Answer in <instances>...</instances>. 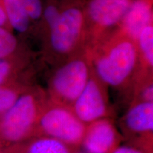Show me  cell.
<instances>
[{
	"instance_id": "6da1fadb",
	"label": "cell",
	"mask_w": 153,
	"mask_h": 153,
	"mask_svg": "<svg viewBox=\"0 0 153 153\" xmlns=\"http://www.w3.org/2000/svg\"><path fill=\"white\" fill-rule=\"evenodd\" d=\"M43 111L35 96H19L0 118V140L6 148L36 136Z\"/></svg>"
},
{
	"instance_id": "7a4b0ae2",
	"label": "cell",
	"mask_w": 153,
	"mask_h": 153,
	"mask_svg": "<svg viewBox=\"0 0 153 153\" xmlns=\"http://www.w3.org/2000/svg\"><path fill=\"white\" fill-rule=\"evenodd\" d=\"M86 126L73 111L65 106H54L42 113L36 136L49 137L70 148L80 149Z\"/></svg>"
},
{
	"instance_id": "3957f363",
	"label": "cell",
	"mask_w": 153,
	"mask_h": 153,
	"mask_svg": "<svg viewBox=\"0 0 153 153\" xmlns=\"http://www.w3.org/2000/svg\"><path fill=\"white\" fill-rule=\"evenodd\" d=\"M123 142L143 153H153V103L140 101L124 118Z\"/></svg>"
},
{
	"instance_id": "277c9868",
	"label": "cell",
	"mask_w": 153,
	"mask_h": 153,
	"mask_svg": "<svg viewBox=\"0 0 153 153\" xmlns=\"http://www.w3.org/2000/svg\"><path fill=\"white\" fill-rule=\"evenodd\" d=\"M136 59L135 47L130 42H123L115 46L107 56L97 63V72L103 81L112 86L125 81L134 68Z\"/></svg>"
},
{
	"instance_id": "5b68a950",
	"label": "cell",
	"mask_w": 153,
	"mask_h": 153,
	"mask_svg": "<svg viewBox=\"0 0 153 153\" xmlns=\"http://www.w3.org/2000/svg\"><path fill=\"white\" fill-rule=\"evenodd\" d=\"M88 82L87 67L83 61L74 60L57 71L53 82V91L62 102L74 104Z\"/></svg>"
},
{
	"instance_id": "8992f818",
	"label": "cell",
	"mask_w": 153,
	"mask_h": 153,
	"mask_svg": "<svg viewBox=\"0 0 153 153\" xmlns=\"http://www.w3.org/2000/svg\"><path fill=\"white\" fill-rule=\"evenodd\" d=\"M123 142V135L104 118L87 124L80 149L86 153H113Z\"/></svg>"
},
{
	"instance_id": "52a82bcc",
	"label": "cell",
	"mask_w": 153,
	"mask_h": 153,
	"mask_svg": "<svg viewBox=\"0 0 153 153\" xmlns=\"http://www.w3.org/2000/svg\"><path fill=\"white\" fill-rule=\"evenodd\" d=\"M73 111L85 124L104 118L108 111L105 95L93 80L87 82L85 89L73 104Z\"/></svg>"
},
{
	"instance_id": "ba28073f",
	"label": "cell",
	"mask_w": 153,
	"mask_h": 153,
	"mask_svg": "<svg viewBox=\"0 0 153 153\" xmlns=\"http://www.w3.org/2000/svg\"><path fill=\"white\" fill-rule=\"evenodd\" d=\"M83 16L79 9H69L60 14L51 28V44L55 51L65 53L75 43L81 31Z\"/></svg>"
},
{
	"instance_id": "9c48e42d",
	"label": "cell",
	"mask_w": 153,
	"mask_h": 153,
	"mask_svg": "<svg viewBox=\"0 0 153 153\" xmlns=\"http://www.w3.org/2000/svg\"><path fill=\"white\" fill-rule=\"evenodd\" d=\"M130 7L128 0H92L89 7L91 18L104 26H112L125 16Z\"/></svg>"
},
{
	"instance_id": "30bf717a",
	"label": "cell",
	"mask_w": 153,
	"mask_h": 153,
	"mask_svg": "<svg viewBox=\"0 0 153 153\" xmlns=\"http://www.w3.org/2000/svg\"><path fill=\"white\" fill-rule=\"evenodd\" d=\"M74 149L51 137L37 135L6 148V153H75Z\"/></svg>"
},
{
	"instance_id": "8fae6325",
	"label": "cell",
	"mask_w": 153,
	"mask_h": 153,
	"mask_svg": "<svg viewBox=\"0 0 153 153\" xmlns=\"http://www.w3.org/2000/svg\"><path fill=\"white\" fill-rule=\"evenodd\" d=\"M151 10L146 1L137 0L130 5L124 16V24L127 31L134 38L139 37L141 31L150 26Z\"/></svg>"
},
{
	"instance_id": "7c38bea8",
	"label": "cell",
	"mask_w": 153,
	"mask_h": 153,
	"mask_svg": "<svg viewBox=\"0 0 153 153\" xmlns=\"http://www.w3.org/2000/svg\"><path fill=\"white\" fill-rule=\"evenodd\" d=\"M7 16L12 27L19 32L27 30L29 19L24 4V0H4Z\"/></svg>"
},
{
	"instance_id": "4fadbf2b",
	"label": "cell",
	"mask_w": 153,
	"mask_h": 153,
	"mask_svg": "<svg viewBox=\"0 0 153 153\" xmlns=\"http://www.w3.org/2000/svg\"><path fill=\"white\" fill-rule=\"evenodd\" d=\"M140 44L143 54L150 65H153V28L148 26L145 28L139 36Z\"/></svg>"
},
{
	"instance_id": "5bb4252c",
	"label": "cell",
	"mask_w": 153,
	"mask_h": 153,
	"mask_svg": "<svg viewBox=\"0 0 153 153\" xmlns=\"http://www.w3.org/2000/svg\"><path fill=\"white\" fill-rule=\"evenodd\" d=\"M16 46V38L8 31L0 27V58L11 54Z\"/></svg>"
},
{
	"instance_id": "9a60e30c",
	"label": "cell",
	"mask_w": 153,
	"mask_h": 153,
	"mask_svg": "<svg viewBox=\"0 0 153 153\" xmlns=\"http://www.w3.org/2000/svg\"><path fill=\"white\" fill-rule=\"evenodd\" d=\"M19 94L13 89L0 87V114H3L14 104Z\"/></svg>"
},
{
	"instance_id": "2e32d148",
	"label": "cell",
	"mask_w": 153,
	"mask_h": 153,
	"mask_svg": "<svg viewBox=\"0 0 153 153\" xmlns=\"http://www.w3.org/2000/svg\"><path fill=\"white\" fill-rule=\"evenodd\" d=\"M24 4L28 18L37 19L41 16L42 5L40 0H24Z\"/></svg>"
},
{
	"instance_id": "e0dca14e",
	"label": "cell",
	"mask_w": 153,
	"mask_h": 153,
	"mask_svg": "<svg viewBox=\"0 0 153 153\" xmlns=\"http://www.w3.org/2000/svg\"><path fill=\"white\" fill-rule=\"evenodd\" d=\"M60 15V14L58 12V10L56 7H53V6H49L45 9L44 16H45V20L51 28L54 26L57 21L58 20Z\"/></svg>"
},
{
	"instance_id": "ac0fdd59",
	"label": "cell",
	"mask_w": 153,
	"mask_h": 153,
	"mask_svg": "<svg viewBox=\"0 0 153 153\" xmlns=\"http://www.w3.org/2000/svg\"><path fill=\"white\" fill-rule=\"evenodd\" d=\"M113 153H143L138 149L132 147L128 145H120Z\"/></svg>"
},
{
	"instance_id": "d6986e66",
	"label": "cell",
	"mask_w": 153,
	"mask_h": 153,
	"mask_svg": "<svg viewBox=\"0 0 153 153\" xmlns=\"http://www.w3.org/2000/svg\"><path fill=\"white\" fill-rule=\"evenodd\" d=\"M141 101H148V102H152L153 100V87L151 85L148 87H145L141 93Z\"/></svg>"
},
{
	"instance_id": "ffe728a7",
	"label": "cell",
	"mask_w": 153,
	"mask_h": 153,
	"mask_svg": "<svg viewBox=\"0 0 153 153\" xmlns=\"http://www.w3.org/2000/svg\"><path fill=\"white\" fill-rule=\"evenodd\" d=\"M9 72V65L5 61L0 60V85L4 81Z\"/></svg>"
},
{
	"instance_id": "44dd1931",
	"label": "cell",
	"mask_w": 153,
	"mask_h": 153,
	"mask_svg": "<svg viewBox=\"0 0 153 153\" xmlns=\"http://www.w3.org/2000/svg\"><path fill=\"white\" fill-rule=\"evenodd\" d=\"M6 19H7V17H6L5 12L4 10L0 7V26H2V25L4 24L6 22Z\"/></svg>"
},
{
	"instance_id": "7402d4cb",
	"label": "cell",
	"mask_w": 153,
	"mask_h": 153,
	"mask_svg": "<svg viewBox=\"0 0 153 153\" xmlns=\"http://www.w3.org/2000/svg\"><path fill=\"white\" fill-rule=\"evenodd\" d=\"M6 146L0 140V153H6Z\"/></svg>"
},
{
	"instance_id": "603a6c76",
	"label": "cell",
	"mask_w": 153,
	"mask_h": 153,
	"mask_svg": "<svg viewBox=\"0 0 153 153\" xmlns=\"http://www.w3.org/2000/svg\"><path fill=\"white\" fill-rule=\"evenodd\" d=\"M75 153H86V152H84V151L81 150V149H78V150L76 151Z\"/></svg>"
}]
</instances>
